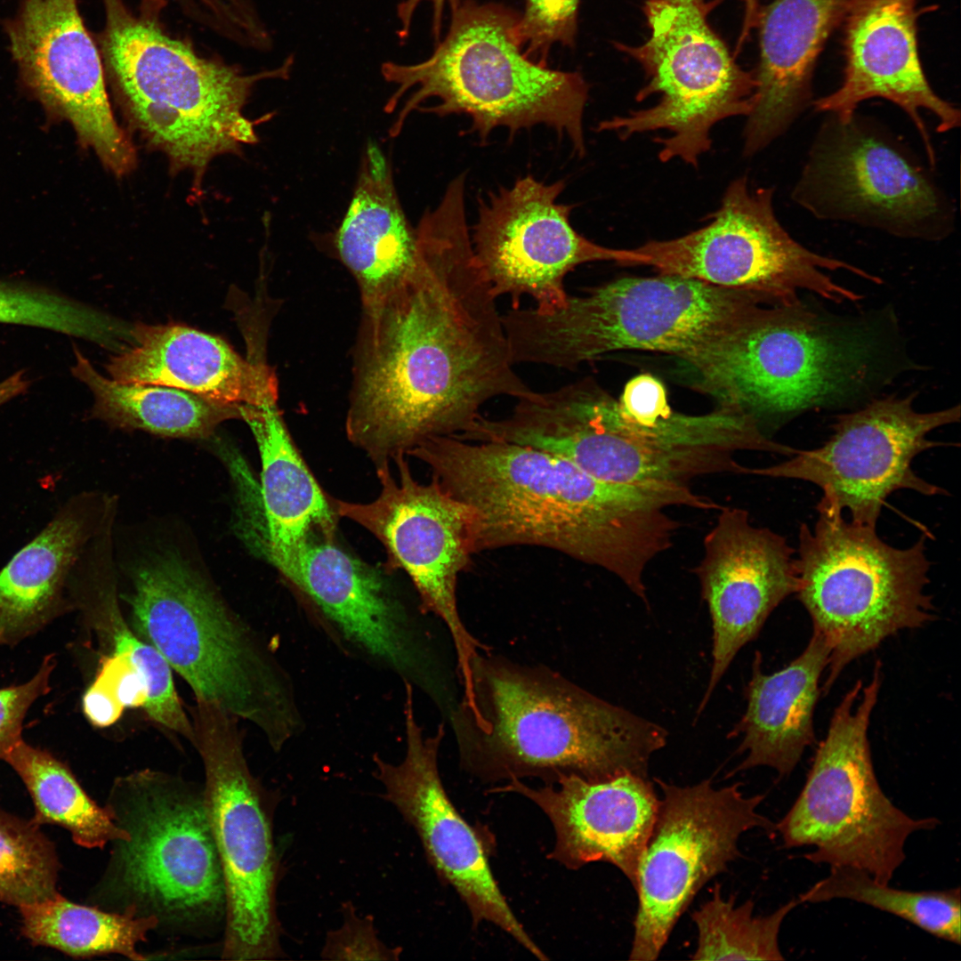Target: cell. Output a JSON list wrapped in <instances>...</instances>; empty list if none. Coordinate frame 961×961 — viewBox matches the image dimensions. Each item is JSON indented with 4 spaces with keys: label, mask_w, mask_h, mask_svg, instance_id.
<instances>
[{
    "label": "cell",
    "mask_w": 961,
    "mask_h": 961,
    "mask_svg": "<svg viewBox=\"0 0 961 961\" xmlns=\"http://www.w3.org/2000/svg\"><path fill=\"white\" fill-rule=\"evenodd\" d=\"M0 324L44 328L118 349L128 326L52 288L0 279Z\"/></svg>",
    "instance_id": "obj_39"
},
{
    "label": "cell",
    "mask_w": 961,
    "mask_h": 961,
    "mask_svg": "<svg viewBox=\"0 0 961 961\" xmlns=\"http://www.w3.org/2000/svg\"><path fill=\"white\" fill-rule=\"evenodd\" d=\"M564 187L562 180L545 184L527 175L480 199L473 253L494 295L510 296L513 309L523 295L539 311L562 307L566 276L586 262L645 265L634 249L605 247L579 234L569 221L572 206L557 202Z\"/></svg>",
    "instance_id": "obj_21"
},
{
    "label": "cell",
    "mask_w": 961,
    "mask_h": 961,
    "mask_svg": "<svg viewBox=\"0 0 961 961\" xmlns=\"http://www.w3.org/2000/svg\"><path fill=\"white\" fill-rule=\"evenodd\" d=\"M850 2L773 0L760 8L759 62L754 107L744 132L746 155L781 135L808 105L817 60L843 23Z\"/></svg>",
    "instance_id": "obj_28"
},
{
    "label": "cell",
    "mask_w": 961,
    "mask_h": 961,
    "mask_svg": "<svg viewBox=\"0 0 961 961\" xmlns=\"http://www.w3.org/2000/svg\"><path fill=\"white\" fill-rule=\"evenodd\" d=\"M194 747L201 758L204 801L225 888L222 957H284L277 914L279 859L273 836L277 798L252 773L239 720L210 703L192 707Z\"/></svg>",
    "instance_id": "obj_12"
},
{
    "label": "cell",
    "mask_w": 961,
    "mask_h": 961,
    "mask_svg": "<svg viewBox=\"0 0 961 961\" xmlns=\"http://www.w3.org/2000/svg\"><path fill=\"white\" fill-rule=\"evenodd\" d=\"M825 878L799 895L801 903L847 899L872 906L902 918L932 935L961 942L959 888L913 892L877 882L867 871L850 866H832Z\"/></svg>",
    "instance_id": "obj_37"
},
{
    "label": "cell",
    "mask_w": 961,
    "mask_h": 961,
    "mask_svg": "<svg viewBox=\"0 0 961 961\" xmlns=\"http://www.w3.org/2000/svg\"><path fill=\"white\" fill-rule=\"evenodd\" d=\"M772 189L752 190L745 177L727 188L708 224L682 237L649 241L634 250L659 274L762 295L774 303L799 301V290L834 303L861 295L825 274L844 269L875 283L881 279L848 262L812 252L781 226Z\"/></svg>",
    "instance_id": "obj_16"
},
{
    "label": "cell",
    "mask_w": 961,
    "mask_h": 961,
    "mask_svg": "<svg viewBox=\"0 0 961 961\" xmlns=\"http://www.w3.org/2000/svg\"><path fill=\"white\" fill-rule=\"evenodd\" d=\"M918 0H851L843 21L844 69L842 85L814 101L817 111L849 122L858 105L879 97L901 108L914 122L928 158L935 155L921 109L938 119L937 131L960 125V112L932 89L920 61Z\"/></svg>",
    "instance_id": "obj_25"
},
{
    "label": "cell",
    "mask_w": 961,
    "mask_h": 961,
    "mask_svg": "<svg viewBox=\"0 0 961 961\" xmlns=\"http://www.w3.org/2000/svg\"><path fill=\"white\" fill-rule=\"evenodd\" d=\"M416 241V228L400 205L391 164L380 147L369 141L334 240L357 282L361 308L379 301L402 280L413 264Z\"/></svg>",
    "instance_id": "obj_31"
},
{
    "label": "cell",
    "mask_w": 961,
    "mask_h": 961,
    "mask_svg": "<svg viewBox=\"0 0 961 961\" xmlns=\"http://www.w3.org/2000/svg\"><path fill=\"white\" fill-rule=\"evenodd\" d=\"M490 793H516L536 804L554 829L549 858L569 869L594 862L617 867L634 887L659 799L648 778L626 773L603 781L567 777L531 787L512 779Z\"/></svg>",
    "instance_id": "obj_26"
},
{
    "label": "cell",
    "mask_w": 961,
    "mask_h": 961,
    "mask_svg": "<svg viewBox=\"0 0 961 961\" xmlns=\"http://www.w3.org/2000/svg\"><path fill=\"white\" fill-rule=\"evenodd\" d=\"M579 0H525L515 25V36L523 54L547 66L554 44L572 47L577 32Z\"/></svg>",
    "instance_id": "obj_41"
},
{
    "label": "cell",
    "mask_w": 961,
    "mask_h": 961,
    "mask_svg": "<svg viewBox=\"0 0 961 961\" xmlns=\"http://www.w3.org/2000/svg\"><path fill=\"white\" fill-rule=\"evenodd\" d=\"M423 2H429L432 6V31L435 41V44L440 40V33L442 29L443 12L446 4L450 8L451 12H455L461 4L460 0H403L397 6V17L400 21V28L399 30V36L401 40H405L410 30L414 13Z\"/></svg>",
    "instance_id": "obj_45"
},
{
    "label": "cell",
    "mask_w": 961,
    "mask_h": 961,
    "mask_svg": "<svg viewBox=\"0 0 961 961\" xmlns=\"http://www.w3.org/2000/svg\"><path fill=\"white\" fill-rule=\"evenodd\" d=\"M104 22L94 36L106 81L149 143L176 169L201 176L215 157L255 143L243 109L258 82L286 79L294 58L246 74L220 59L200 55L167 33V0H101Z\"/></svg>",
    "instance_id": "obj_4"
},
{
    "label": "cell",
    "mask_w": 961,
    "mask_h": 961,
    "mask_svg": "<svg viewBox=\"0 0 961 961\" xmlns=\"http://www.w3.org/2000/svg\"><path fill=\"white\" fill-rule=\"evenodd\" d=\"M764 451L791 456L751 416L721 408L692 416L670 411L643 426L618 410L617 399L601 389L589 411L572 421L558 441V453L586 473L610 483L658 494L675 505L720 510L690 489L704 475L742 473L736 455Z\"/></svg>",
    "instance_id": "obj_13"
},
{
    "label": "cell",
    "mask_w": 961,
    "mask_h": 961,
    "mask_svg": "<svg viewBox=\"0 0 961 961\" xmlns=\"http://www.w3.org/2000/svg\"><path fill=\"white\" fill-rule=\"evenodd\" d=\"M876 327L821 313L801 300L763 303L683 360L721 408L790 416L868 392L882 377Z\"/></svg>",
    "instance_id": "obj_6"
},
{
    "label": "cell",
    "mask_w": 961,
    "mask_h": 961,
    "mask_svg": "<svg viewBox=\"0 0 961 961\" xmlns=\"http://www.w3.org/2000/svg\"><path fill=\"white\" fill-rule=\"evenodd\" d=\"M720 0H644L650 28L641 45L621 43L618 50L637 61L647 83L636 96L643 101L660 95L649 109L602 121L598 130H612L623 139L648 131L666 129L661 161L674 157L698 166L711 146L709 132L717 122L748 116L754 107L756 81L743 69L708 22V14Z\"/></svg>",
    "instance_id": "obj_14"
},
{
    "label": "cell",
    "mask_w": 961,
    "mask_h": 961,
    "mask_svg": "<svg viewBox=\"0 0 961 961\" xmlns=\"http://www.w3.org/2000/svg\"><path fill=\"white\" fill-rule=\"evenodd\" d=\"M260 453L262 553L290 548L311 532L335 537L338 514L297 450L277 403L244 406Z\"/></svg>",
    "instance_id": "obj_32"
},
{
    "label": "cell",
    "mask_w": 961,
    "mask_h": 961,
    "mask_svg": "<svg viewBox=\"0 0 961 961\" xmlns=\"http://www.w3.org/2000/svg\"><path fill=\"white\" fill-rule=\"evenodd\" d=\"M765 297L674 275L632 277L569 295L543 312L502 315L513 364L571 369L609 352L648 351L682 360L744 317Z\"/></svg>",
    "instance_id": "obj_8"
},
{
    "label": "cell",
    "mask_w": 961,
    "mask_h": 961,
    "mask_svg": "<svg viewBox=\"0 0 961 961\" xmlns=\"http://www.w3.org/2000/svg\"><path fill=\"white\" fill-rule=\"evenodd\" d=\"M663 793L639 861L638 909L629 959L658 958L675 924L710 879L740 856L741 834L776 825L756 812L762 795L745 797L740 783L715 789L710 780L678 787L656 779Z\"/></svg>",
    "instance_id": "obj_17"
},
{
    "label": "cell",
    "mask_w": 961,
    "mask_h": 961,
    "mask_svg": "<svg viewBox=\"0 0 961 961\" xmlns=\"http://www.w3.org/2000/svg\"><path fill=\"white\" fill-rule=\"evenodd\" d=\"M106 369L120 383L173 387L225 404L278 401V381L269 366L245 359L218 335L182 324L136 323L130 343Z\"/></svg>",
    "instance_id": "obj_27"
},
{
    "label": "cell",
    "mask_w": 961,
    "mask_h": 961,
    "mask_svg": "<svg viewBox=\"0 0 961 961\" xmlns=\"http://www.w3.org/2000/svg\"><path fill=\"white\" fill-rule=\"evenodd\" d=\"M31 819L0 810V901L20 907L58 893L54 844Z\"/></svg>",
    "instance_id": "obj_40"
},
{
    "label": "cell",
    "mask_w": 961,
    "mask_h": 961,
    "mask_svg": "<svg viewBox=\"0 0 961 961\" xmlns=\"http://www.w3.org/2000/svg\"><path fill=\"white\" fill-rule=\"evenodd\" d=\"M106 806L128 835L112 842L104 881L117 909L180 927L225 918L223 876L203 789L140 770L115 779Z\"/></svg>",
    "instance_id": "obj_10"
},
{
    "label": "cell",
    "mask_w": 961,
    "mask_h": 961,
    "mask_svg": "<svg viewBox=\"0 0 961 961\" xmlns=\"http://www.w3.org/2000/svg\"><path fill=\"white\" fill-rule=\"evenodd\" d=\"M186 17L218 36H225L240 26L251 0H167Z\"/></svg>",
    "instance_id": "obj_44"
},
{
    "label": "cell",
    "mask_w": 961,
    "mask_h": 961,
    "mask_svg": "<svg viewBox=\"0 0 961 961\" xmlns=\"http://www.w3.org/2000/svg\"><path fill=\"white\" fill-rule=\"evenodd\" d=\"M93 500H69L0 570V646L37 633L71 605V578L102 519L95 521Z\"/></svg>",
    "instance_id": "obj_29"
},
{
    "label": "cell",
    "mask_w": 961,
    "mask_h": 961,
    "mask_svg": "<svg viewBox=\"0 0 961 961\" xmlns=\"http://www.w3.org/2000/svg\"><path fill=\"white\" fill-rule=\"evenodd\" d=\"M744 3V20L740 36L737 43V52H739L744 43L750 36L753 28H755L758 13L760 11L759 0H742Z\"/></svg>",
    "instance_id": "obj_47"
},
{
    "label": "cell",
    "mask_w": 961,
    "mask_h": 961,
    "mask_svg": "<svg viewBox=\"0 0 961 961\" xmlns=\"http://www.w3.org/2000/svg\"><path fill=\"white\" fill-rule=\"evenodd\" d=\"M55 665L54 656L48 655L29 681L0 689V760L22 739V723L29 707L50 691Z\"/></svg>",
    "instance_id": "obj_43"
},
{
    "label": "cell",
    "mask_w": 961,
    "mask_h": 961,
    "mask_svg": "<svg viewBox=\"0 0 961 961\" xmlns=\"http://www.w3.org/2000/svg\"><path fill=\"white\" fill-rule=\"evenodd\" d=\"M21 933L35 946L55 949L74 957L118 954L143 960L137 945L159 922L133 909L105 911L70 901L59 892L45 900L19 907Z\"/></svg>",
    "instance_id": "obj_35"
},
{
    "label": "cell",
    "mask_w": 961,
    "mask_h": 961,
    "mask_svg": "<svg viewBox=\"0 0 961 961\" xmlns=\"http://www.w3.org/2000/svg\"><path fill=\"white\" fill-rule=\"evenodd\" d=\"M472 512L475 553L553 549L618 577L646 604L644 572L678 522L660 495L604 481L571 462L512 442L435 436L408 453Z\"/></svg>",
    "instance_id": "obj_2"
},
{
    "label": "cell",
    "mask_w": 961,
    "mask_h": 961,
    "mask_svg": "<svg viewBox=\"0 0 961 961\" xmlns=\"http://www.w3.org/2000/svg\"><path fill=\"white\" fill-rule=\"evenodd\" d=\"M817 509L814 527H800L795 594L830 648L826 693L853 659L900 630L932 621L934 607L925 594L930 561L923 537L893 547L876 528L846 521L834 507Z\"/></svg>",
    "instance_id": "obj_9"
},
{
    "label": "cell",
    "mask_w": 961,
    "mask_h": 961,
    "mask_svg": "<svg viewBox=\"0 0 961 961\" xmlns=\"http://www.w3.org/2000/svg\"><path fill=\"white\" fill-rule=\"evenodd\" d=\"M3 29L22 89L48 117L69 122L113 174L132 170L134 149L114 117L100 50L77 0H20Z\"/></svg>",
    "instance_id": "obj_22"
},
{
    "label": "cell",
    "mask_w": 961,
    "mask_h": 961,
    "mask_svg": "<svg viewBox=\"0 0 961 961\" xmlns=\"http://www.w3.org/2000/svg\"><path fill=\"white\" fill-rule=\"evenodd\" d=\"M472 697L448 713L460 763L485 782L567 777L648 778L666 743L661 726L596 697L545 666L480 651Z\"/></svg>",
    "instance_id": "obj_3"
},
{
    "label": "cell",
    "mask_w": 961,
    "mask_h": 961,
    "mask_svg": "<svg viewBox=\"0 0 961 961\" xmlns=\"http://www.w3.org/2000/svg\"><path fill=\"white\" fill-rule=\"evenodd\" d=\"M829 656L828 642L815 631L802 654L775 673L763 672L762 655L756 651L746 689L747 708L731 732L742 735L738 752L747 754L736 771L769 766L783 777L795 769L815 739L814 708Z\"/></svg>",
    "instance_id": "obj_30"
},
{
    "label": "cell",
    "mask_w": 961,
    "mask_h": 961,
    "mask_svg": "<svg viewBox=\"0 0 961 961\" xmlns=\"http://www.w3.org/2000/svg\"><path fill=\"white\" fill-rule=\"evenodd\" d=\"M263 555L342 653L431 697L439 692L428 633L380 570L320 532Z\"/></svg>",
    "instance_id": "obj_15"
},
{
    "label": "cell",
    "mask_w": 961,
    "mask_h": 961,
    "mask_svg": "<svg viewBox=\"0 0 961 961\" xmlns=\"http://www.w3.org/2000/svg\"><path fill=\"white\" fill-rule=\"evenodd\" d=\"M72 375L92 392L91 415L123 429L174 438H206L229 419H242V406L210 400L162 385L126 384L99 373L77 348Z\"/></svg>",
    "instance_id": "obj_34"
},
{
    "label": "cell",
    "mask_w": 961,
    "mask_h": 961,
    "mask_svg": "<svg viewBox=\"0 0 961 961\" xmlns=\"http://www.w3.org/2000/svg\"><path fill=\"white\" fill-rule=\"evenodd\" d=\"M451 14L447 35L427 60L411 65L383 63V77L396 85L384 105L386 113L416 88L389 136L400 133L414 110L441 117L464 114L482 141L499 126L514 133L543 124L566 135L582 156L589 88L582 75L552 69L526 57L515 36L519 14L510 8L465 0Z\"/></svg>",
    "instance_id": "obj_7"
},
{
    "label": "cell",
    "mask_w": 961,
    "mask_h": 961,
    "mask_svg": "<svg viewBox=\"0 0 961 961\" xmlns=\"http://www.w3.org/2000/svg\"><path fill=\"white\" fill-rule=\"evenodd\" d=\"M703 544L694 572L711 616L713 660L699 713L739 650L799 586L795 550L771 529L753 526L742 508L722 507Z\"/></svg>",
    "instance_id": "obj_24"
},
{
    "label": "cell",
    "mask_w": 961,
    "mask_h": 961,
    "mask_svg": "<svg viewBox=\"0 0 961 961\" xmlns=\"http://www.w3.org/2000/svg\"><path fill=\"white\" fill-rule=\"evenodd\" d=\"M799 904L793 899L765 917H754L749 900L735 907V897L723 900L720 885L712 898L691 914L698 928L693 960H782L779 933L785 917Z\"/></svg>",
    "instance_id": "obj_38"
},
{
    "label": "cell",
    "mask_w": 961,
    "mask_h": 961,
    "mask_svg": "<svg viewBox=\"0 0 961 961\" xmlns=\"http://www.w3.org/2000/svg\"><path fill=\"white\" fill-rule=\"evenodd\" d=\"M403 685L404 756L400 763H390L373 755L374 776L384 787V799L414 828L437 875L466 905L473 926L492 923L536 957L547 960L509 907L477 832L446 793L438 767L444 724L425 735L416 715L414 688Z\"/></svg>",
    "instance_id": "obj_23"
},
{
    "label": "cell",
    "mask_w": 961,
    "mask_h": 961,
    "mask_svg": "<svg viewBox=\"0 0 961 961\" xmlns=\"http://www.w3.org/2000/svg\"><path fill=\"white\" fill-rule=\"evenodd\" d=\"M343 923L327 934L321 957L328 960H398L400 948L386 946L377 936L371 917H359L351 905Z\"/></svg>",
    "instance_id": "obj_42"
},
{
    "label": "cell",
    "mask_w": 961,
    "mask_h": 961,
    "mask_svg": "<svg viewBox=\"0 0 961 961\" xmlns=\"http://www.w3.org/2000/svg\"><path fill=\"white\" fill-rule=\"evenodd\" d=\"M406 455L398 456L399 481L389 464L376 467L381 492L369 503L333 498L340 517L373 534L384 545L389 569H403L411 579L424 615L440 619L451 637L464 693L472 690V663L488 650L468 631L458 610L457 581L475 553L472 512L432 476L416 480Z\"/></svg>",
    "instance_id": "obj_18"
},
{
    "label": "cell",
    "mask_w": 961,
    "mask_h": 961,
    "mask_svg": "<svg viewBox=\"0 0 961 961\" xmlns=\"http://www.w3.org/2000/svg\"><path fill=\"white\" fill-rule=\"evenodd\" d=\"M4 760L19 775L34 804L31 820L68 830L85 848H102L128 835L116 824L107 806L98 805L81 787L69 766L46 750L22 739Z\"/></svg>",
    "instance_id": "obj_36"
},
{
    "label": "cell",
    "mask_w": 961,
    "mask_h": 961,
    "mask_svg": "<svg viewBox=\"0 0 961 961\" xmlns=\"http://www.w3.org/2000/svg\"><path fill=\"white\" fill-rule=\"evenodd\" d=\"M416 230L410 270L362 308L354 347L345 431L376 467L462 433L494 398L533 392L513 369L464 209L427 211Z\"/></svg>",
    "instance_id": "obj_1"
},
{
    "label": "cell",
    "mask_w": 961,
    "mask_h": 961,
    "mask_svg": "<svg viewBox=\"0 0 961 961\" xmlns=\"http://www.w3.org/2000/svg\"><path fill=\"white\" fill-rule=\"evenodd\" d=\"M876 662L869 684L858 681L834 710L804 786L776 824L787 848L813 846V863L850 866L888 884L905 860L910 835L939 825L915 819L895 806L876 779L868 739L881 686Z\"/></svg>",
    "instance_id": "obj_11"
},
{
    "label": "cell",
    "mask_w": 961,
    "mask_h": 961,
    "mask_svg": "<svg viewBox=\"0 0 961 961\" xmlns=\"http://www.w3.org/2000/svg\"><path fill=\"white\" fill-rule=\"evenodd\" d=\"M109 530L97 534L88 563L80 571L77 567L69 586L71 605L81 611L107 655L124 658L141 674L148 689L143 707L148 717L193 744L194 728L176 691L172 668L122 613L109 553Z\"/></svg>",
    "instance_id": "obj_33"
},
{
    "label": "cell",
    "mask_w": 961,
    "mask_h": 961,
    "mask_svg": "<svg viewBox=\"0 0 961 961\" xmlns=\"http://www.w3.org/2000/svg\"><path fill=\"white\" fill-rule=\"evenodd\" d=\"M132 626L192 690L255 727L274 752L305 728L292 678L271 647L179 557L136 569Z\"/></svg>",
    "instance_id": "obj_5"
},
{
    "label": "cell",
    "mask_w": 961,
    "mask_h": 961,
    "mask_svg": "<svg viewBox=\"0 0 961 961\" xmlns=\"http://www.w3.org/2000/svg\"><path fill=\"white\" fill-rule=\"evenodd\" d=\"M30 382L23 370H18L0 382V407L24 393Z\"/></svg>",
    "instance_id": "obj_46"
},
{
    "label": "cell",
    "mask_w": 961,
    "mask_h": 961,
    "mask_svg": "<svg viewBox=\"0 0 961 961\" xmlns=\"http://www.w3.org/2000/svg\"><path fill=\"white\" fill-rule=\"evenodd\" d=\"M914 398L887 397L854 412L840 415L831 437L820 447L797 450L790 459L742 474L802 480L819 486V506L847 509L851 521L876 528L886 498L900 489L925 496L946 494L912 469L914 458L946 445L928 434L959 422L960 407L918 412Z\"/></svg>",
    "instance_id": "obj_19"
},
{
    "label": "cell",
    "mask_w": 961,
    "mask_h": 961,
    "mask_svg": "<svg viewBox=\"0 0 961 961\" xmlns=\"http://www.w3.org/2000/svg\"><path fill=\"white\" fill-rule=\"evenodd\" d=\"M820 219L853 222L896 236L939 238L947 208L922 167L889 137L836 117L818 136L794 190Z\"/></svg>",
    "instance_id": "obj_20"
}]
</instances>
